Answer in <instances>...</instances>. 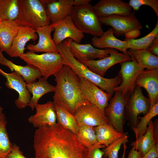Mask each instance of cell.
<instances>
[{
	"label": "cell",
	"instance_id": "1",
	"mask_svg": "<svg viewBox=\"0 0 158 158\" xmlns=\"http://www.w3.org/2000/svg\"><path fill=\"white\" fill-rule=\"evenodd\" d=\"M33 146L34 158H87V149L76 135L57 123L37 128Z\"/></svg>",
	"mask_w": 158,
	"mask_h": 158
},
{
	"label": "cell",
	"instance_id": "2",
	"mask_svg": "<svg viewBox=\"0 0 158 158\" xmlns=\"http://www.w3.org/2000/svg\"><path fill=\"white\" fill-rule=\"evenodd\" d=\"M54 76V104L63 106L74 115L82 106L91 104L81 90L79 77L69 66L64 65Z\"/></svg>",
	"mask_w": 158,
	"mask_h": 158
},
{
	"label": "cell",
	"instance_id": "3",
	"mask_svg": "<svg viewBox=\"0 0 158 158\" xmlns=\"http://www.w3.org/2000/svg\"><path fill=\"white\" fill-rule=\"evenodd\" d=\"M56 47L58 52L63 58L64 65L69 66L78 77L92 82L112 96L114 89L121 82L120 77L117 75L114 78H106L92 71L86 65L73 56L65 40L56 45Z\"/></svg>",
	"mask_w": 158,
	"mask_h": 158
},
{
	"label": "cell",
	"instance_id": "4",
	"mask_svg": "<svg viewBox=\"0 0 158 158\" xmlns=\"http://www.w3.org/2000/svg\"><path fill=\"white\" fill-rule=\"evenodd\" d=\"M18 4L15 21L19 26L36 29L51 24L46 13L44 0H18Z\"/></svg>",
	"mask_w": 158,
	"mask_h": 158
},
{
	"label": "cell",
	"instance_id": "5",
	"mask_svg": "<svg viewBox=\"0 0 158 158\" xmlns=\"http://www.w3.org/2000/svg\"><path fill=\"white\" fill-rule=\"evenodd\" d=\"M28 65L37 69L42 76L46 79L54 75L64 65L61 55L59 53H46L38 54L28 51L19 57Z\"/></svg>",
	"mask_w": 158,
	"mask_h": 158
},
{
	"label": "cell",
	"instance_id": "6",
	"mask_svg": "<svg viewBox=\"0 0 158 158\" xmlns=\"http://www.w3.org/2000/svg\"><path fill=\"white\" fill-rule=\"evenodd\" d=\"M71 16L75 26L83 33L98 37L103 34L102 24L90 3L73 7Z\"/></svg>",
	"mask_w": 158,
	"mask_h": 158
},
{
	"label": "cell",
	"instance_id": "7",
	"mask_svg": "<svg viewBox=\"0 0 158 158\" xmlns=\"http://www.w3.org/2000/svg\"><path fill=\"white\" fill-rule=\"evenodd\" d=\"M105 109L104 114L108 123L118 131L124 133L123 126L126 122V108L129 95L123 94L119 91H114Z\"/></svg>",
	"mask_w": 158,
	"mask_h": 158
},
{
	"label": "cell",
	"instance_id": "8",
	"mask_svg": "<svg viewBox=\"0 0 158 158\" xmlns=\"http://www.w3.org/2000/svg\"><path fill=\"white\" fill-rule=\"evenodd\" d=\"M150 104L148 98L142 93L141 88L136 85L129 95L126 108V118L133 130L138 123L139 115H146L149 111Z\"/></svg>",
	"mask_w": 158,
	"mask_h": 158
},
{
	"label": "cell",
	"instance_id": "9",
	"mask_svg": "<svg viewBox=\"0 0 158 158\" xmlns=\"http://www.w3.org/2000/svg\"><path fill=\"white\" fill-rule=\"evenodd\" d=\"M132 59L120 63L121 69L118 76L121 79V84L114 89L125 95H130L136 85V79L140 73L145 69L130 55Z\"/></svg>",
	"mask_w": 158,
	"mask_h": 158
},
{
	"label": "cell",
	"instance_id": "10",
	"mask_svg": "<svg viewBox=\"0 0 158 158\" xmlns=\"http://www.w3.org/2000/svg\"><path fill=\"white\" fill-rule=\"evenodd\" d=\"M101 23L111 27L115 36H123L134 30H140L143 29L141 23L133 13L127 16L113 15L104 18H99Z\"/></svg>",
	"mask_w": 158,
	"mask_h": 158
},
{
	"label": "cell",
	"instance_id": "11",
	"mask_svg": "<svg viewBox=\"0 0 158 158\" xmlns=\"http://www.w3.org/2000/svg\"><path fill=\"white\" fill-rule=\"evenodd\" d=\"M50 25L54 29L53 39L56 45L68 38L80 43L84 37V34L75 26L71 16Z\"/></svg>",
	"mask_w": 158,
	"mask_h": 158
},
{
	"label": "cell",
	"instance_id": "12",
	"mask_svg": "<svg viewBox=\"0 0 158 158\" xmlns=\"http://www.w3.org/2000/svg\"><path fill=\"white\" fill-rule=\"evenodd\" d=\"M109 56L97 60H87L81 62L86 65L92 71L103 77L107 71L113 65L132 58L130 55L119 53L117 50L108 48Z\"/></svg>",
	"mask_w": 158,
	"mask_h": 158
},
{
	"label": "cell",
	"instance_id": "13",
	"mask_svg": "<svg viewBox=\"0 0 158 158\" xmlns=\"http://www.w3.org/2000/svg\"><path fill=\"white\" fill-rule=\"evenodd\" d=\"M79 78L80 89L85 98L91 104L104 113L112 96L90 81Z\"/></svg>",
	"mask_w": 158,
	"mask_h": 158
},
{
	"label": "cell",
	"instance_id": "14",
	"mask_svg": "<svg viewBox=\"0 0 158 158\" xmlns=\"http://www.w3.org/2000/svg\"><path fill=\"white\" fill-rule=\"evenodd\" d=\"M1 74L6 79L5 83L6 86L15 90L18 93V97L15 101L16 107L22 109L28 106L31 96L27 88V83L21 75L15 71L7 73L3 71Z\"/></svg>",
	"mask_w": 158,
	"mask_h": 158
},
{
	"label": "cell",
	"instance_id": "15",
	"mask_svg": "<svg viewBox=\"0 0 158 158\" xmlns=\"http://www.w3.org/2000/svg\"><path fill=\"white\" fill-rule=\"evenodd\" d=\"M65 40L73 56L81 62L87 60L101 59L109 56L108 48L98 49L90 43L81 44L69 38Z\"/></svg>",
	"mask_w": 158,
	"mask_h": 158
},
{
	"label": "cell",
	"instance_id": "16",
	"mask_svg": "<svg viewBox=\"0 0 158 158\" xmlns=\"http://www.w3.org/2000/svg\"><path fill=\"white\" fill-rule=\"evenodd\" d=\"M92 7L99 18L113 15L127 16L133 13L129 3L121 0H101Z\"/></svg>",
	"mask_w": 158,
	"mask_h": 158
},
{
	"label": "cell",
	"instance_id": "17",
	"mask_svg": "<svg viewBox=\"0 0 158 158\" xmlns=\"http://www.w3.org/2000/svg\"><path fill=\"white\" fill-rule=\"evenodd\" d=\"M74 115L78 126L85 125L95 127L109 124L104 113L91 104L82 106Z\"/></svg>",
	"mask_w": 158,
	"mask_h": 158
},
{
	"label": "cell",
	"instance_id": "18",
	"mask_svg": "<svg viewBox=\"0 0 158 158\" xmlns=\"http://www.w3.org/2000/svg\"><path fill=\"white\" fill-rule=\"evenodd\" d=\"M136 84L147 92L150 108L158 102V68L143 70L137 77Z\"/></svg>",
	"mask_w": 158,
	"mask_h": 158
},
{
	"label": "cell",
	"instance_id": "19",
	"mask_svg": "<svg viewBox=\"0 0 158 158\" xmlns=\"http://www.w3.org/2000/svg\"><path fill=\"white\" fill-rule=\"evenodd\" d=\"M36 113L30 116L28 121L33 126L38 128L45 126H51L56 123V112L53 102L43 104H37L35 107Z\"/></svg>",
	"mask_w": 158,
	"mask_h": 158
},
{
	"label": "cell",
	"instance_id": "20",
	"mask_svg": "<svg viewBox=\"0 0 158 158\" xmlns=\"http://www.w3.org/2000/svg\"><path fill=\"white\" fill-rule=\"evenodd\" d=\"M38 35L35 29L31 28L19 26L9 50L6 53L12 57H20L24 53L25 47L30 40H36Z\"/></svg>",
	"mask_w": 158,
	"mask_h": 158
},
{
	"label": "cell",
	"instance_id": "21",
	"mask_svg": "<svg viewBox=\"0 0 158 158\" xmlns=\"http://www.w3.org/2000/svg\"><path fill=\"white\" fill-rule=\"evenodd\" d=\"M46 14L51 23L71 16L73 6V0H44Z\"/></svg>",
	"mask_w": 158,
	"mask_h": 158
},
{
	"label": "cell",
	"instance_id": "22",
	"mask_svg": "<svg viewBox=\"0 0 158 158\" xmlns=\"http://www.w3.org/2000/svg\"><path fill=\"white\" fill-rule=\"evenodd\" d=\"M39 37V40L36 44H30L26 48L33 52L59 53L51 37V33L54 28L50 25L38 28L36 29Z\"/></svg>",
	"mask_w": 158,
	"mask_h": 158
},
{
	"label": "cell",
	"instance_id": "23",
	"mask_svg": "<svg viewBox=\"0 0 158 158\" xmlns=\"http://www.w3.org/2000/svg\"><path fill=\"white\" fill-rule=\"evenodd\" d=\"M92 43L94 47L98 49L113 48L128 54L127 42L116 38L114 35L113 29L111 28L104 32L101 37H93L92 38Z\"/></svg>",
	"mask_w": 158,
	"mask_h": 158
},
{
	"label": "cell",
	"instance_id": "24",
	"mask_svg": "<svg viewBox=\"0 0 158 158\" xmlns=\"http://www.w3.org/2000/svg\"><path fill=\"white\" fill-rule=\"evenodd\" d=\"M0 64L8 68L12 72L18 73L27 84L35 82L37 79L42 77L40 72L36 68L28 65L22 66L14 63L5 58L0 50Z\"/></svg>",
	"mask_w": 158,
	"mask_h": 158
},
{
	"label": "cell",
	"instance_id": "25",
	"mask_svg": "<svg viewBox=\"0 0 158 158\" xmlns=\"http://www.w3.org/2000/svg\"><path fill=\"white\" fill-rule=\"evenodd\" d=\"M37 81L27 84V88L32 96L28 106L33 110L40 98L45 94L54 92L55 87L49 84L43 77L39 78Z\"/></svg>",
	"mask_w": 158,
	"mask_h": 158
},
{
	"label": "cell",
	"instance_id": "26",
	"mask_svg": "<svg viewBox=\"0 0 158 158\" xmlns=\"http://www.w3.org/2000/svg\"><path fill=\"white\" fill-rule=\"evenodd\" d=\"M19 26L15 20H2L0 23V50L6 52L10 49Z\"/></svg>",
	"mask_w": 158,
	"mask_h": 158
},
{
	"label": "cell",
	"instance_id": "27",
	"mask_svg": "<svg viewBox=\"0 0 158 158\" xmlns=\"http://www.w3.org/2000/svg\"><path fill=\"white\" fill-rule=\"evenodd\" d=\"M94 128L98 142L106 147L128 134L126 133H121L118 131L108 123L98 126L94 127Z\"/></svg>",
	"mask_w": 158,
	"mask_h": 158
},
{
	"label": "cell",
	"instance_id": "28",
	"mask_svg": "<svg viewBox=\"0 0 158 158\" xmlns=\"http://www.w3.org/2000/svg\"><path fill=\"white\" fill-rule=\"evenodd\" d=\"M57 123L62 127L76 135L79 126L74 115L61 106L54 104Z\"/></svg>",
	"mask_w": 158,
	"mask_h": 158
},
{
	"label": "cell",
	"instance_id": "29",
	"mask_svg": "<svg viewBox=\"0 0 158 158\" xmlns=\"http://www.w3.org/2000/svg\"><path fill=\"white\" fill-rule=\"evenodd\" d=\"M153 126L154 122L151 120L145 133L131 144V145L139 152L142 156L148 152L155 144H158L154 136Z\"/></svg>",
	"mask_w": 158,
	"mask_h": 158
},
{
	"label": "cell",
	"instance_id": "30",
	"mask_svg": "<svg viewBox=\"0 0 158 158\" xmlns=\"http://www.w3.org/2000/svg\"><path fill=\"white\" fill-rule=\"evenodd\" d=\"M76 135L78 140L87 149L106 147L97 141L94 127L85 125L79 126Z\"/></svg>",
	"mask_w": 158,
	"mask_h": 158
},
{
	"label": "cell",
	"instance_id": "31",
	"mask_svg": "<svg viewBox=\"0 0 158 158\" xmlns=\"http://www.w3.org/2000/svg\"><path fill=\"white\" fill-rule=\"evenodd\" d=\"M128 51V54L132 56L144 68L151 69L158 68V56L148 50L129 49Z\"/></svg>",
	"mask_w": 158,
	"mask_h": 158
},
{
	"label": "cell",
	"instance_id": "32",
	"mask_svg": "<svg viewBox=\"0 0 158 158\" xmlns=\"http://www.w3.org/2000/svg\"><path fill=\"white\" fill-rule=\"evenodd\" d=\"M158 36V18L154 28L146 36L138 39L126 38L124 40L127 42L128 49L148 50L153 41Z\"/></svg>",
	"mask_w": 158,
	"mask_h": 158
},
{
	"label": "cell",
	"instance_id": "33",
	"mask_svg": "<svg viewBox=\"0 0 158 158\" xmlns=\"http://www.w3.org/2000/svg\"><path fill=\"white\" fill-rule=\"evenodd\" d=\"M18 10V0H0V17L2 20H15Z\"/></svg>",
	"mask_w": 158,
	"mask_h": 158
},
{
	"label": "cell",
	"instance_id": "34",
	"mask_svg": "<svg viewBox=\"0 0 158 158\" xmlns=\"http://www.w3.org/2000/svg\"><path fill=\"white\" fill-rule=\"evenodd\" d=\"M7 124L4 115L0 119V158H4L10 152L13 145L7 130Z\"/></svg>",
	"mask_w": 158,
	"mask_h": 158
},
{
	"label": "cell",
	"instance_id": "35",
	"mask_svg": "<svg viewBox=\"0 0 158 158\" xmlns=\"http://www.w3.org/2000/svg\"><path fill=\"white\" fill-rule=\"evenodd\" d=\"M158 114V102L150 109L148 112L142 117H138L140 121L133 130L136 139L143 136L146 132L149 123L152 119Z\"/></svg>",
	"mask_w": 158,
	"mask_h": 158
},
{
	"label": "cell",
	"instance_id": "36",
	"mask_svg": "<svg viewBox=\"0 0 158 158\" xmlns=\"http://www.w3.org/2000/svg\"><path fill=\"white\" fill-rule=\"evenodd\" d=\"M128 134L115 140L103 150L105 158H118V153L122 145L128 142Z\"/></svg>",
	"mask_w": 158,
	"mask_h": 158
},
{
	"label": "cell",
	"instance_id": "37",
	"mask_svg": "<svg viewBox=\"0 0 158 158\" xmlns=\"http://www.w3.org/2000/svg\"><path fill=\"white\" fill-rule=\"evenodd\" d=\"M128 3L134 11H138L140 7L143 5L150 7L158 18V0H130Z\"/></svg>",
	"mask_w": 158,
	"mask_h": 158
},
{
	"label": "cell",
	"instance_id": "38",
	"mask_svg": "<svg viewBox=\"0 0 158 158\" xmlns=\"http://www.w3.org/2000/svg\"><path fill=\"white\" fill-rule=\"evenodd\" d=\"M4 158H29L25 156L23 152L20 150V147L15 143H13L10 152Z\"/></svg>",
	"mask_w": 158,
	"mask_h": 158
},
{
	"label": "cell",
	"instance_id": "39",
	"mask_svg": "<svg viewBox=\"0 0 158 158\" xmlns=\"http://www.w3.org/2000/svg\"><path fill=\"white\" fill-rule=\"evenodd\" d=\"M104 153L99 148L87 149V158H102Z\"/></svg>",
	"mask_w": 158,
	"mask_h": 158
},
{
	"label": "cell",
	"instance_id": "40",
	"mask_svg": "<svg viewBox=\"0 0 158 158\" xmlns=\"http://www.w3.org/2000/svg\"><path fill=\"white\" fill-rule=\"evenodd\" d=\"M158 157V144H155L152 148L141 158H157Z\"/></svg>",
	"mask_w": 158,
	"mask_h": 158
},
{
	"label": "cell",
	"instance_id": "41",
	"mask_svg": "<svg viewBox=\"0 0 158 158\" xmlns=\"http://www.w3.org/2000/svg\"><path fill=\"white\" fill-rule=\"evenodd\" d=\"M148 50L152 54L158 56V36L153 41Z\"/></svg>",
	"mask_w": 158,
	"mask_h": 158
},
{
	"label": "cell",
	"instance_id": "42",
	"mask_svg": "<svg viewBox=\"0 0 158 158\" xmlns=\"http://www.w3.org/2000/svg\"><path fill=\"white\" fill-rule=\"evenodd\" d=\"M140 34V32L139 30H134L130 31L124 35L127 39H135Z\"/></svg>",
	"mask_w": 158,
	"mask_h": 158
},
{
	"label": "cell",
	"instance_id": "43",
	"mask_svg": "<svg viewBox=\"0 0 158 158\" xmlns=\"http://www.w3.org/2000/svg\"><path fill=\"white\" fill-rule=\"evenodd\" d=\"M141 157L140 153L132 147L128 153V158H141Z\"/></svg>",
	"mask_w": 158,
	"mask_h": 158
},
{
	"label": "cell",
	"instance_id": "44",
	"mask_svg": "<svg viewBox=\"0 0 158 158\" xmlns=\"http://www.w3.org/2000/svg\"><path fill=\"white\" fill-rule=\"evenodd\" d=\"M91 0H73L74 7H78L83 6L90 3Z\"/></svg>",
	"mask_w": 158,
	"mask_h": 158
},
{
	"label": "cell",
	"instance_id": "45",
	"mask_svg": "<svg viewBox=\"0 0 158 158\" xmlns=\"http://www.w3.org/2000/svg\"><path fill=\"white\" fill-rule=\"evenodd\" d=\"M153 135L154 139L158 143V123L157 119L154 123Z\"/></svg>",
	"mask_w": 158,
	"mask_h": 158
},
{
	"label": "cell",
	"instance_id": "46",
	"mask_svg": "<svg viewBox=\"0 0 158 158\" xmlns=\"http://www.w3.org/2000/svg\"><path fill=\"white\" fill-rule=\"evenodd\" d=\"M123 151L121 158H125L126 151L127 148V146L126 143H124L123 144Z\"/></svg>",
	"mask_w": 158,
	"mask_h": 158
},
{
	"label": "cell",
	"instance_id": "47",
	"mask_svg": "<svg viewBox=\"0 0 158 158\" xmlns=\"http://www.w3.org/2000/svg\"><path fill=\"white\" fill-rule=\"evenodd\" d=\"M3 108L0 106V119L2 118L5 114L3 113Z\"/></svg>",
	"mask_w": 158,
	"mask_h": 158
},
{
	"label": "cell",
	"instance_id": "48",
	"mask_svg": "<svg viewBox=\"0 0 158 158\" xmlns=\"http://www.w3.org/2000/svg\"><path fill=\"white\" fill-rule=\"evenodd\" d=\"M3 71L0 68V74H1Z\"/></svg>",
	"mask_w": 158,
	"mask_h": 158
},
{
	"label": "cell",
	"instance_id": "49",
	"mask_svg": "<svg viewBox=\"0 0 158 158\" xmlns=\"http://www.w3.org/2000/svg\"><path fill=\"white\" fill-rule=\"evenodd\" d=\"M2 19L0 17V23H1V21H2Z\"/></svg>",
	"mask_w": 158,
	"mask_h": 158
}]
</instances>
